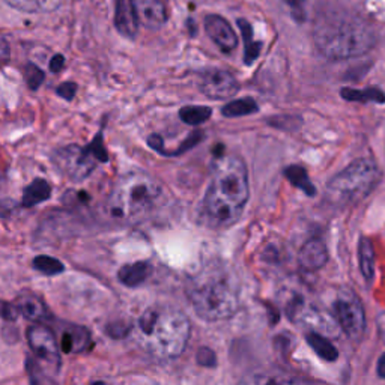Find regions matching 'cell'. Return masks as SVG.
Instances as JSON below:
<instances>
[{"instance_id":"obj_1","label":"cell","mask_w":385,"mask_h":385,"mask_svg":"<svg viewBox=\"0 0 385 385\" xmlns=\"http://www.w3.org/2000/svg\"><path fill=\"white\" fill-rule=\"evenodd\" d=\"M249 195L246 164L238 157H223L214 166L211 184L202 203V215L210 226L227 227L241 217Z\"/></svg>"},{"instance_id":"obj_2","label":"cell","mask_w":385,"mask_h":385,"mask_svg":"<svg viewBox=\"0 0 385 385\" xmlns=\"http://www.w3.org/2000/svg\"><path fill=\"white\" fill-rule=\"evenodd\" d=\"M313 40L320 55L342 60L366 55L375 47L376 35L364 18L346 11H330L316 20Z\"/></svg>"},{"instance_id":"obj_3","label":"cell","mask_w":385,"mask_h":385,"mask_svg":"<svg viewBox=\"0 0 385 385\" xmlns=\"http://www.w3.org/2000/svg\"><path fill=\"white\" fill-rule=\"evenodd\" d=\"M188 318L173 307H152L131 325L130 336L140 348L157 358L181 355L190 339Z\"/></svg>"},{"instance_id":"obj_4","label":"cell","mask_w":385,"mask_h":385,"mask_svg":"<svg viewBox=\"0 0 385 385\" xmlns=\"http://www.w3.org/2000/svg\"><path fill=\"white\" fill-rule=\"evenodd\" d=\"M163 188L157 179L143 172H131L114 183L107 202L109 214L121 220H136L149 214L160 197Z\"/></svg>"},{"instance_id":"obj_5","label":"cell","mask_w":385,"mask_h":385,"mask_svg":"<svg viewBox=\"0 0 385 385\" xmlns=\"http://www.w3.org/2000/svg\"><path fill=\"white\" fill-rule=\"evenodd\" d=\"M382 172L372 158H358L327 184V196L339 205H355L366 199L381 183Z\"/></svg>"},{"instance_id":"obj_6","label":"cell","mask_w":385,"mask_h":385,"mask_svg":"<svg viewBox=\"0 0 385 385\" xmlns=\"http://www.w3.org/2000/svg\"><path fill=\"white\" fill-rule=\"evenodd\" d=\"M188 298L195 312L210 322L232 318L239 304L237 291L220 277L205 278L192 283L188 289Z\"/></svg>"},{"instance_id":"obj_7","label":"cell","mask_w":385,"mask_h":385,"mask_svg":"<svg viewBox=\"0 0 385 385\" xmlns=\"http://www.w3.org/2000/svg\"><path fill=\"white\" fill-rule=\"evenodd\" d=\"M335 319L351 340L362 339L366 330V313L362 300L351 289H340L335 301Z\"/></svg>"},{"instance_id":"obj_8","label":"cell","mask_w":385,"mask_h":385,"mask_svg":"<svg viewBox=\"0 0 385 385\" xmlns=\"http://www.w3.org/2000/svg\"><path fill=\"white\" fill-rule=\"evenodd\" d=\"M28 342L32 352L48 374L56 375L60 369V346L55 331L45 325L35 324L28 328Z\"/></svg>"},{"instance_id":"obj_9","label":"cell","mask_w":385,"mask_h":385,"mask_svg":"<svg viewBox=\"0 0 385 385\" xmlns=\"http://www.w3.org/2000/svg\"><path fill=\"white\" fill-rule=\"evenodd\" d=\"M53 161L56 163L59 172L75 183L85 181L98 164L97 158L87 148H80L77 145L60 148L53 156Z\"/></svg>"},{"instance_id":"obj_10","label":"cell","mask_w":385,"mask_h":385,"mask_svg":"<svg viewBox=\"0 0 385 385\" xmlns=\"http://www.w3.org/2000/svg\"><path fill=\"white\" fill-rule=\"evenodd\" d=\"M200 91L211 99H229L239 91L238 80L226 70L212 68L200 77Z\"/></svg>"},{"instance_id":"obj_11","label":"cell","mask_w":385,"mask_h":385,"mask_svg":"<svg viewBox=\"0 0 385 385\" xmlns=\"http://www.w3.org/2000/svg\"><path fill=\"white\" fill-rule=\"evenodd\" d=\"M205 31L214 41V44L220 48L223 53H232L238 45V38L230 26L220 16H208L205 18Z\"/></svg>"},{"instance_id":"obj_12","label":"cell","mask_w":385,"mask_h":385,"mask_svg":"<svg viewBox=\"0 0 385 385\" xmlns=\"http://www.w3.org/2000/svg\"><path fill=\"white\" fill-rule=\"evenodd\" d=\"M114 26L125 38H136L139 32V16L134 0H118L116 12H114Z\"/></svg>"},{"instance_id":"obj_13","label":"cell","mask_w":385,"mask_h":385,"mask_svg":"<svg viewBox=\"0 0 385 385\" xmlns=\"http://www.w3.org/2000/svg\"><path fill=\"white\" fill-rule=\"evenodd\" d=\"M60 330V349L65 352H83L89 346H91V332L87 328L75 325V324H65L59 327Z\"/></svg>"},{"instance_id":"obj_14","label":"cell","mask_w":385,"mask_h":385,"mask_svg":"<svg viewBox=\"0 0 385 385\" xmlns=\"http://www.w3.org/2000/svg\"><path fill=\"white\" fill-rule=\"evenodd\" d=\"M14 305L18 315L24 316V319L31 320L33 324L47 322L50 318V312L45 307L44 301L32 292H23L16 300Z\"/></svg>"},{"instance_id":"obj_15","label":"cell","mask_w":385,"mask_h":385,"mask_svg":"<svg viewBox=\"0 0 385 385\" xmlns=\"http://www.w3.org/2000/svg\"><path fill=\"white\" fill-rule=\"evenodd\" d=\"M140 24L157 31L168 20V12L161 0H134Z\"/></svg>"},{"instance_id":"obj_16","label":"cell","mask_w":385,"mask_h":385,"mask_svg":"<svg viewBox=\"0 0 385 385\" xmlns=\"http://www.w3.org/2000/svg\"><path fill=\"white\" fill-rule=\"evenodd\" d=\"M298 262L305 271H318L328 262V250L320 239L307 241L298 253Z\"/></svg>"},{"instance_id":"obj_17","label":"cell","mask_w":385,"mask_h":385,"mask_svg":"<svg viewBox=\"0 0 385 385\" xmlns=\"http://www.w3.org/2000/svg\"><path fill=\"white\" fill-rule=\"evenodd\" d=\"M152 273V266L149 262H134L124 265L118 271V278L124 286L137 288L148 280Z\"/></svg>"},{"instance_id":"obj_18","label":"cell","mask_w":385,"mask_h":385,"mask_svg":"<svg viewBox=\"0 0 385 385\" xmlns=\"http://www.w3.org/2000/svg\"><path fill=\"white\" fill-rule=\"evenodd\" d=\"M11 8L18 9L21 12H29V14H35V12H55L58 11L65 0H4Z\"/></svg>"},{"instance_id":"obj_19","label":"cell","mask_w":385,"mask_h":385,"mask_svg":"<svg viewBox=\"0 0 385 385\" xmlns=\"http://www.w3.org/2000/svg\"><path fill=\"white\" fill-rule=\"evenodd\" d=\"M51 196V187L45 181V179H35L32 184L24 188L23 199H21V207L31 208L35 205L45 202Z\"/></svg>"},{"instance_id":"obj_20","label":"cell","mask_w":385,"mask_h":385,"mask_svg":"<svg viewBox=\"0 0 385 385\" xmlns=\"http://www.w3.org/2000/svg\"><path fill=\"white\" fill-rule=\"evenodd\" d=\"M307 343L310 345V348L322 358L325 362H336L339 358V352L336 346L331 343L330 339H327L324 335H320L318 331H312L305 337Z\"/></svg>"},{"instance_id":"obj_21","label":"cell","mask_w":385,"mask_h":385,"mask_svg":"<svg viewBox=\"0 0 385 385\" xmlns=\"http://www.w3.org/2000/svg\"><path fill=\"white\" fill-rule=\"evenodd\" d=\"M358 261L366 281H372L375 276V250L369 238H362L358 242Z\"/></svg>"},{"instance_id":"obj_22","label":"cell","mask_w":385,"mask_h":385,"mask_svg":"<svg viewBox=\"0 0 385 385\" xmlns=\"http://www.w3.org/2000/svg\"><path fill=\"white\" fill-rule=\"evenodd\" d=\"M259 110L258 102L253 98H242L230 101L222 109V113L226 118H239V116H247V114H253Z\"/></svg>"},{"instance_id":"obj_23","label":"cell","mask_w":385,"mask_h":385,"mask_svg":"<svg viewBox=\"0 0 385 385\" xmlns=\"http://www.w3.org/2000/svg\"><path fill=\"white\" fill-rule=\"evenodd\" d=\"M285 176L289 179L292 185L303 190L305 195L315 196L316 188L310 183L309 175H307V172L301 168V166H289V168L285 170Z\"/></svg>"},{"instance_id":"obj_24","label":"cell","mask_w":385,"mask_h":385,"mask_svg":"<svg viewBox=\"0 0 385 385\" xmlns=\"http://www.w3.org/2000/svg\"><path fill=\"white\" fill-rule=\"evenodd\" d=\"M342 97L348 101H358V102H385V94L379 89H363V91H358V89H342Z\"/></svg>"},{"instance_id":"obj_25","label":"cell","mask_w":385,"mask_h":385,"mask_svg":"<svg viewBox=\"0 0 385 385\" xmlns=\"http://www.w3.org/2000/svg\"><path fill=\"white\" fill-rule=\"evenodd\" d=\"M238 26L242 32L244 41H246V63L251 65V63L256 60V58H258L261 53V43L253 40V29L246 20H239Z\"/></svg>"},{"instance_id":"obj_26","label":"cell","mask_w":385,"mask_h":385,"mask_svg":"<svg viewBox=\"0 0 385 385\" xmlns=\"http://www.w3.org/2000/svg\"><path fill=\"white\" fill-rule=\"evenodd\" d=\"M212 114V110L205 106H187L179 110V118L188 125H200L207 122Z\"/></svg>"},{"instance_id":"obj_27","label":"cell","mask_w":385,"mask_h":385,"mask_svg":"<svg viewBox=\"0 0 385 385\" xmlns=\"http://www.w3.org/2000/svg\"><path fill=\"white\" fill-rule=\"evenodd\" d=\"M33 268L45 276H56L65 269V266H63L60 261L51 258V256H44V254L36 256V258L33 259Z\"/></svg>"},{"instance_id":"obj_28","label":"cell","mask_w":385,"mask_h":385,"mask_svg":"<svg viewBox=\"0 0 385 385\" xmlns=\"http://www.w3.org/2000/svg\"><path fill=\"white\" fill-rule=\"evenodd\" d=\"M281 2L288 6L293 20L304 21L309 17L312 0H281Z\"/></svg>"},{"instance_id":"obj_29","label":"cell","mask_w":385,"mask_h":385,"mask_svg":"<svg viewBox=\"0 0 385 385\" xmlns=\"http://www.w3.org/2000/svg\"><path fill=\"white\" fill-rule=\"evenodd\" d=\"M24 79L28 86L32 89V91H36V89H40V86L43 85L45 74L43 72L41 68H38L33 63H28L24 68Z\"/></svg>"},{"instance_id":"obj_30","label":"cell","mask_w":385,"mask_h":385,"mask_svg":"<svg viewBox=\"0 0 385 385\" xmlns=\"http://www.w3.org/2000/svg\"><path fill=\"white\" fill-rule=\"evenodd\" d=\"M86 148L97 158L98 163H107L109 161V153H107V151L104 148V143H102V136L101 134H97L94 137L92 142L89 143Z\"/></svg>"},{"instance_id":"obj_31","label":"cell","mask_w":385,"mask_h":385,"mask_svg":"<svg viewBox=\"0 0 385 385\" xmlns=\"http://www.w3.org/2000/svg\"><path fill=\"white\" fill-rule=\"evenodd\" d=\"M56 92L59 97H62L63 99L67 101H71L74 97H75V92H77V85L72 83V82H67V83H62Z\"/></svg>"},{"instance_id":"obj_32","label":"cell","mask_w":385,"mask_h":385,"mask_svg":"<svg viewBox=\"0 0 385 385\" xmlns=\"http://www.w3.org/2000/svg\"><path fill=\"white\" fill-rule=\"evenodd\" d=\"M197 362L202 366H214L215 364V354L210 348H202L197 352Z\"/></svg>"},{"instance_id":"obj_33","label":"cell","mask_w":385,"mask_h":385,"mask_svg":"<svg viewBox=\"0 0 385 385\" xmlns=\"http://www.w3.org/2000/svg\"><path fill=\"white\" fill-rule=\"evenodd\" d=\"M16 207H17V203H16V202H12V200H9V199H6V200H0V217L5 218V217H8V215H11Z\"/></svg>"},{"instance_id":"obj_34","label":"cell","mask_w":385,"mask_h":385,"mask_svg":"<svg viewBox=\"0 0 385 385\" xmlns=\"http://www.w3.org/2000/svg\"><path fill=\"white\" fill-rule=\"evenodd\" d=\"M63 65H65V59H63L62 55H56L50 60V71L56 74L63 68Z\"/></svg>"},{"instance_id":"obj_35","label":"cell","mask_w":385,"mask_h":385,"mask_svg":"<svg viewBox=\"0 0 385 385\" xmlns=\"http://www.w3.org/2000/svg\"><path fill=\"white\" fill-rule=\"evenodd\" d=\"M9 59V48L4 38H0V65Z\"/></svg>"},{"instance_id":"obj_36","label":"cell","mask_w":385,"mask_h":385,"mask_svg":"<svg viewBox=\"0 0 385 385\" xmlns=\"http://www.w3.org/2000/svg\"><path fill=\"white\" fill-rule=\"evenodd\" d=\"M378 332H379V337L385 343V313H382L378 318Z\"/></svg>"},{"instance_id":"obj_37","label":"cell","mask_w":385,"mask_h":385,"mask_svg":"<svg viewBox=\"0 0 385 385\" xmlns=\"http://www.w3.org/2000/svg\"><path fill=\"white\" fill-rule=\"evenodd\" d=\"M376 370H378V375H379L381 378L385 379V352H384V354L381 355V358H379Z\"/></svg>"}]
</instances>
